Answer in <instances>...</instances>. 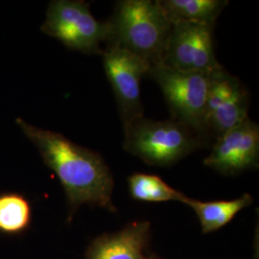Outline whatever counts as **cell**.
<instances>
[{"instance_id":"obj_11","label":"cell","mask_w":259,"mask_h":259,"mask_svg":"<svg viewBox=\"0 0 259 259\" xmlns=\"http://www.w3.org/2000/svg\"><path fill=\"white\" fill-rule=\"evenodd\" d=\"M253 203V198L245 193L231 201L202 202L185 196L183 204L193 209L201 223L204 234L216 232L232 221L236 214Z\"/></svg>"},{"instance_id":"obj_8","label":"cell","mask_w":259,"mask_h":259,"mask_svg":"<svg viewBox=\"0 0 259 259\" xmlns=\"http://www.w3.org/2000/svg\"><path fill=\"white\" fill-rule=\"evenodd\" d=\"M103 65L115 95L123 123L143 116L140 84L151 65L139 56L116 46L103 50Z\"/></svg>"},{"instance_id":"obj_15","label":"cell","mask_w":259,"mask_h":259,"mask_svg":"<svg viewBox=\"0 0 259 259\" xmlns=\"http://www.w3.org/2000/svg\"><path fill=\"white\" fill-rule=\"evenodd\" d=\"M146 259H161L160 257H158L157 255H155V254H153V255H151V256H149V257H146Z\"/></svg>"},{"instance_id":"obj_10","label":"cell","mask_w":259,"mask_h":259,"mask_svg":"<svg viewBox=\"0 0 259 259\" xmlns=\"http://www.w3.org/2000/svg\"><path fill=\"white\" fill-rule=\"evenodd\" d=\"M151 239L149 221H134L122 230L105 233L90 244L85 259H146Z\"/></svg>"},{"instance_id":"obj_4","label":"cell","mask_w":259,"mask_h":259,"mask_svg":"<svg viewBox=\"0 0 259 259\" xmlns=\"http://www.w3.org/2000/svg\"><path fill=\"white\" fill-rule=\"evenodd\" d=\"M40 30L65 47L84 54H102V42H108L110 25L99 21L83 0H52L46 13Z\"/></svg>"},{"instance_id":"obj_6","label":"cell","mask_w":259,"mask_h":259,"mask_svg":"<svg viewBox=\"0 0 259 259\" xmlns=\"http://www.w3.org/2000/svg\"><path fill=\"white\" fill-rule=\"evenodd\" d=\"M214 26L194 23H173L161 64L185 72L212 73L223 67L214 47Z\"/></svg>"},{"instance_id":"obj_12","label":"cell","mask_w":259,"mask_h":259,"mask_svg":"<svg viewBox=\"0 0 259 259\" xmlns=\"http://www.w3.org/2000/svg\"><path fill=\"white\" fill-rule=\"evenodd\" d=\"M172 23L194 22L215 26L216 19L228 4L224 0H158Z\"/></svg>"},{"instance_id":"obj_13","label":"cell","mask_w":259,"mask_h":259,"mask_svg":"<svg viewBox=\"0 0 259 259\" xmlns=\"http://www.w3.org/2000/svg\"><path fill=\"white\" fill-rule=\"evenodd\" d=\"M32 205L18 192L0 193V232L18 235L26 232L32 223Z\"/></svg>"},{"instance_id":"obj_5","label":"cell","mask_w":259,"mask_h":259,"mask_svg":"<svg viewBox=\"0 0 259 259\" xmlns=\"http://www.w3.org/2000/svg\"><path fill=\"white\" fill-rule=\"evenodd\" d=\"M150 76L160 88L172 113L206 139L205 116L211 73L185 72L162 64L151 65Z\"/></svg>"},{"instance_id":"obj_2","label":"cell","mask_w":259,"mask_h":259,"mask_svg":"<svg viewBox=\"0 0 259 259\" xmlns=\"http://www.w3.org/2000/svg\"><path fill=\"white\" fill-rule=\"evenodd\" d=\"M108 22V45L128 50L150 65L161 64L173 23L158 0L117 1Z\"/></svg>"},{"instance_id":"obj_14","label":"cell","mask_w":259,"mask_h":259,"mask_svg":"<svg viewBox=\"0 0 259 259\" xmlns=\"http://www.w3.org/2000/svg\"><path fill=\"white\" fill-rule=\"evenodd\" d=\"M131 197L135 200L150 203L177 201L183 203L185 195L167 185L157 175L134 173L128 178Z\"/></svg>"},{"instance_id":"obj_1","label":"cell","mask_w":259,"mask_h":259,"mask_svg":"<svg viewBox=\"0 0 259 259\" xmlns=\"http://www.w3.org/2000/svg\"><path fill=\"white\" fill-rule=\"evenodd\" d=\"M16 122L37 147L45 164L58 177L68 204V221L83 204L116 212L112 203L113 176L97 152L60 133L37 128L20 118Z\"/></svg>"},{"instance_id":"obj_7","label":"cell","mask_w":259,"mask_h":259,"mask_svg":"<svg viewBox=\"0 0 259 259\" xmlns=\"http://www.w3.org/2000/svg\"><path fill=\"white\" fill-rule=\"evenodd\" d=\"M250 95L240 80L224 67L210 75L205 134L215 140L248 119Z\"/></svg>"},{"instance_id":"obj_9","label":"cell","mask_w":259,"mask_h":259,"mask_svg":"<svg viewBox=\"0 0 259 259\" xmlns=\"http://www.w3.org/2000/svg\"><path fill=\"white\" fill-rule=\"evenodd\" d=\"M259 127L250 118L213 143L204 164L225 176H235L258 167Z\"/></svg>"},{"instance_id":"obj_3","label":"cell","mask_w":259,"mask_h":259,"mask_svg":"<svg viewBox=\"0 0 259 259\" xmlns=\"http://www.w3.org/2000/svg\"><path fill=\"white\" fill-rule=\"evenodd\" d=\"M209 141L174 118L156 121L139 116L124 123V148L151 166H172Z\"/></svg>"}]
</instances>
